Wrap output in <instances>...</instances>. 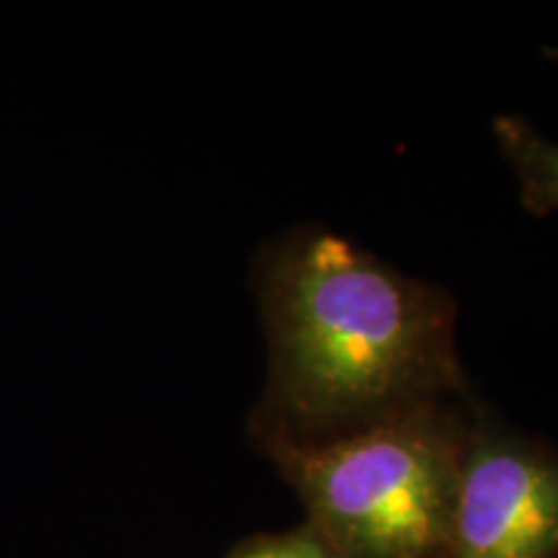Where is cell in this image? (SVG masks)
I'll list each match as a JSON object with an SVG mask.
<instances>
[{"label":"cell","mask_w":558,"mask_h":558,"mask_svg":"<svg viewBox=\"0 0 558 558\" xmlns=\"http://www.w3.org/2000/svg\"><path fill=\"white\" fill-rule=\"evenodd\" d=\"M269 378L256 445L318 442L465 396L456 303L324 228H300L256 259Z\"/></svg>","instance_id":"1"},{"label":"cell","mask_w":558,"mask_h":558,"mask_svg":"<svg viewBox=\"0 0 558 558\" xmlns=\"http://www.w3.org/2000/svg\"><path fill=\"white\" fill-rule=\"evenodd\" d=\"M476 411L435 401L318 442L262 450L313 527L347 558H448L460 463Z\"/></svg>","instance_id":"2"},{"label":"cell","mask_w":558,"mask_h":558,"mask_svg":"<svg viewBox=\"0 0 558 558\" xmlns=\"http://www.w3.org/2000/svg\"><path fill=\"white\" fill-rule=\"evenodd\" d=\"M448 558H558V450L476 411Z\"/></svg>","instance_id":"3"},{"label":"cell","mask_w":558,"mask_h":558,"mask_svg":"<svg viewBox=\"0 0 558 558\" xmlns=\"http://www.w3.org/2000/svg\"><path fill=\"white\" fill-rule=\"evenodd\" d=\"M494 135L518 173L522 205L533 215L558 213V143H550L522 117H499Z\"/></svg>","instance_id":"4"},{"label":"cell","mask_w":558,"mask_h":558,"mask_svg":"<svg viewBox=\"0 0 558 558\" xmlns=\"http://www.w3.org/2000/svg\"><path fill=\"white\" fill-rule=\"evenodd\" d=\"M226 558H347L311 522L284 533L251 535L235 543Z\"/></svg>","instance_id":"5"}]
</instances>
